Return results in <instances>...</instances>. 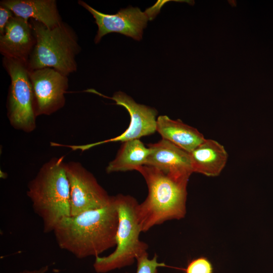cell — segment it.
<instances>
[{"mask_svg":"<svg viewBox=\"0 0 273 273\" xmlns=\"http://www.w3.org/2000/svg\"><path fill=\"white\" fill-rule=\"evenodd\" d=\"M118 214L113 201L102 208L62 218L54 230L62 249L79 259L99 256L116 245Z\"/></svg>","mask_w":273,"mask_h":273,"instance_id":"obj_1","label":"cell"},{"mask_svg":"<svg viewBox=\"0 0 273 273\" xmlns=\"http://www.w3.org/2000/svg\"><path fill=\"white\" fill-rule=\"evenodd\" d=\"M146 182L148 193L136 207L142 232L186 214L187 181L176 179L154 167L144 165L137 170Z\"/></svg>","mask_w":273,"mask_h":273,"instance_id":"obj_2","label":"cell"},{"mask_svg":"<svg viewBox=\"0 0 273 273\" xmlns=\"http://www.w3.org/2000/svg\"><path fill=\"white\" fill-rule=\"evenodd\" d=\"M27 195L40 218L45 233L53 232L63 218L70 216V190L64 156L44 163L29 181Z\"/></svg>","mask_w":273,"mask_h":273,"instance_id":"obj_3","label":"cell"},{"mask_svg":"<svg viewBox=\"0 0 273 273\" xmlns=\"http://www.w3.org/2000/svg\"><path fill=\"white\" fill-rule=\"evenodd\" d=\"M30 23L36 43L27 63L28 70L52 68L67 76L75 72L80 47L74 30L63 22L53 28L34 19Z\"/></svg>","mask_w":273,"mask_h":273,"instance_id":"obj_4","label":"cell"},{"mask_svg":"<svg viewBox=\"0 0 273 273\" xmlns=\"http://www.w3.org/2000/svg\"><path fill=\"white\" fill-rule=\"evenodd\" d=\"M118 214L115 250L107 256L95 258L94 268L97 273H106L132 264L147 252L148 245L140 239L141 228L136 214V200L129 195L113 196Z\"/></svg>","mask_w":273,"mask_h":273,"instance_id":"obj_5","label":"cell"},{"mask_svg":"<svg viewBox=\"0 0 273 273\" xmlns=\"http://www.w3.org/2000/svg\"><path fill=\"white\" fill-rule=\"evenodd\" d=\"M3 64L11 78L7 110L11 125L30 132L36 128L33 96L27 64L4 57Z\"/></svg>","mask_w":273,"mask_h":273,"instance_id":"obj_6","label":"cell"},{"mask_svg":"<svg viewBox=\"0 0 273 273\" xmlns=\"http://www.w3.org/2000/svg\"><path fill=\"white\" fill-rule=\"evenodd\" d=\"M167 2L158 1L145 12H142L138 7H129L120 10L115 14L101 13L82 1L79 0L78 3L89 12L95 19L98 30L95 42L97 43L104 36L111 32L120 33L135 40H140L148 21L153 20Z\"/></svg>","mask_w":273,"mask_h":273,"instance_id":"obj_7","label":"cell"},{"mask_svg":"<svg viewBox=\"0 0 273 273\" xmlns=\"http://www.w3.org/2000/svg\"><path fill=\"white\" fill-rule=\"evenodd\" d=\"M70 190V216L109 205V196L93 174L80 163H66Z\"/></svg>","mask_w":273,"mask_h":273,"instance_id":"obj_8","label":"cell"},{"mask_svg":"<svg viewBox=\"0 0 273 273\" xmlns=\"http://www.w3.org/2000/svg\"><path fill=\"white\" fill-rule=\"evenodd\" d=\"M29 74L36 117L50 115L64 106L68 87L67 76L52 68L29 70Z\"/></svg>","mask_w":273,"mask_h":273,"instance_id":"obj_9","label":"cell"},{"mask_svg":"<svg viewBox=\"0 0 273 273\" xmlns=\"http://www.w3.org/2000/svg\"><path fill=\"white\" fill-rule=\"evenodd\" d=\"M86 92L110 99L114 101L116 105L124 107L130 115V123L126 130L116 137L90 144L72 145L71 148L72 150L83 151L108 142L123 143L131 140L139 139L156 131L157 111L155 109L136 103L131 97L120 91L116 92L112 97H106L93 89H88Z\"/></svg>","mask_w":273,"mask_h":273,"instance_id":"obj_10","label":"cell"},{"mask_svg":"<svg viewBox=\"0 0 273 273\" xmlns=\"http://www.w3.org/2000/svg\"><path fill=\"white\" fill-rule=\"evenodd\" d=\"M148 147L150 153L145 165L157 168L176 179L189 181L194 172L190 153L164 139Z\"/></svg>","mask_w":273,"mask_h":273,"instance_id":"obj_11","label":"cell"},{"mask_svg":"<svg viewBox=\"0 0 273 273\" xmlns=\"http://www.w3.org/2000/svg\"><path fill=\"white\" fill-rule=\"evenodd\" d=\"M36 39L28 20L14 16L0 35V52L4 57L14 59L27 65Z\"/></svg>","mask_w":273,"mask_h":273,"instance_id":"obj_12","label":"cell"},{"mask_svg":"<svg viewBox=\"0 0 273 273\" xmlns=\"http://www.w3.org/2000/svg\"><path fill=\"white\" fill-rule=\"evenodd\" d=\"M0 5L9 9L15 16L34 19L48 28L63 22L55 0H3Z\"/></svg>","mask_w":273,"mask_h":273,"instance_id":"obj_13","label":"cell"},{"mask_svg":"<svg viewBox=\"0 0 273 273\" xmlns=\"http://www.w3.org/2000/svg\"><path fill=\"white\" fill-rule=\"evenodd\" d=\"M190 154L194 172L208 176L218 175L228 158L223 146L212 139H205Z\"/></svg>","mask_w":273,"mask_h":273,"instance_id":"obj_14","label":"cell"},{"mask_svg":"<svg viewBox=\"0 0 273 273\" xmlns=\"http://www.w3.org/2000/svg\"><path fill=\"white\" fill-rule=\"evenodd\" d=\"M156 131L175 146L191 153L204 140L203 135L196 128L180 120H172L166 115L157 117Z\"/></svg>","mask_w":273,"mask_h":273,"instance_id":"obj_15","label":"cell"},{"mask_svg":"<svg viewBox=\"0 0 273 273\" xmlns=\"http://www.w3.org/2000/svg\"><path fill=\"white\" fill-rule=\"evenodd\" d=\"M150 153L149 147H146L139 140L135 139L123 142L116 157L106 167L108 173L137 170L145 165Z\"/></svg>","mask_w":273,"mask_h":273,"instance_id":"obj_16","label":"cell"},{"mask_svg":"<svg viewBox=\"0 0 273 273\" xmlns=\"http://www.w3.org/2000/svg\"><path fill=\"white\" fill-rule=\"evenodd\" d=\"M136 260L137 267L135 273H158V267L165 266L164 263L158 261L157 254H155L153 258L150 259L148 252L139 256Z\"/></svg>","mask_w":273,"mask_h":273,"instance_id":"obj_17","label":"cell"},{"mask_svg":"<svg viewBox=\"0 0 273 273\" xmlns=\"http://www.w3.org/2000/svg\"><path fill=\"white\" fill-rule=\"evenodd\" d=\"M213 266L206 257H200L191 260L185 269V273H213Z\"/></svg>","mask_w":273,"mask_h":273,"instance_id":"obj_18","label":"cell"},{"mask_svg":"<svg viewBox=\"0 0 273 273\" xmlns=\"http://www.w3.org/2000/svg\"><path fill=\"white\" fill-rule=\"evenodd\" d=\"M14 16V13L6 7L0 5V35H2L5 32L6 27Z\"/></svg>","mask_w":273,"mask_h":273,"instance_id":"obj_19","label":"cell"},{"mask_svg":"<svg viewBox=\"0 0 273 273\" xmlns=\"http://www.w3.org/2000/svg\"><path fill=\"white\" fill-rule=\"evenodd\" d=\"M49 269V266L46 265L40 267L39 269L33 270H24L17 273H46Z\"/></svg>","mask_w":273,"mask_h":273,"instance_id":"obj_20","label":"cell"}]
</instances>
